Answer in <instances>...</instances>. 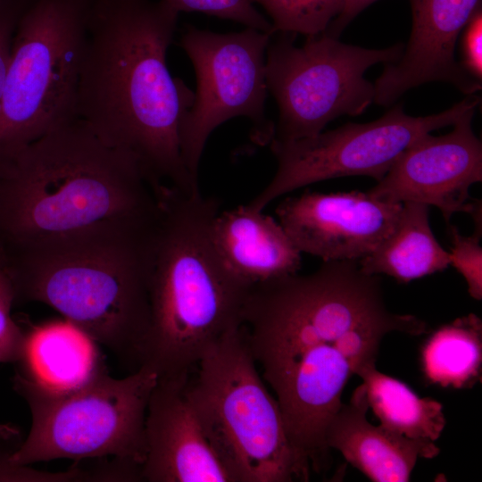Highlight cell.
<instances>
[{
  "label": "cell",
  "mask_w": 482,
  "mask_h": 482,
  "mask_svg": "<svg viewBox=\"0 0 482 482\" xmlns=\"http://www.w3.org/2000/svg\"><path fill=\"white\" fill-rule=\"evenodd\" d=\"M241 326L291 442L318 473L330 465L326 428L348 380L377 362L388 333L428 332L418 317L389 311L380 278L350 260L253 285Z\"/></svg>",
  "instance_id": "6da1fadb"
},
{
  "label": "cell",
  "mask_w": 482,
  "mask_h": 482,
  "mask_svg": "<svg viewBox=\"0 0 482 482\" xmlns=\"http://www.w3.org/2000/svg\"><path fill=\"white\" fill-rule=\"evenodd\" d=\"M178 16L162 0H93L76 112L105 144L129 154L154 189L198 193L179 134L195 93L166 63Z\"/></svg>",
  "instance_id": "7a4b0ae2"
},
{
  "label": "cell",
  "mask_w": 482,
  "mask_h": 482,
  "mask_svg": "<svg viewBox=\"0 0 482 482\" xmlns=\"http://www.w3.org/2000/svg\"><path fill=\"white\" fill-rule=\"evenodd\" d=\"M157 211V191L137 162L78 117L0 163L3 254Z\"/></svg>",
  "instance_id": "3957f363"
},
{
  "label": "cell",
  "mask_w": 482,
  "mask_h": 482,
  "mask_svg": "<svg viewBox=\"0 0 482 482\" xmlns=\"http://www.w3.org/2000/svg\"><path fill=\"white\" fill-rule=\"evenodd\" d=\"M157 215L4 253L15 299L52 307L131 372L138 370L151 324Z\"/></svg>",
  "instance_id": "277c9868"
},
{
  "label": "cell",
  "mask_w": 482,
  "mask_h": 482,
  "mask_svg": "<svg viewBox=\"0 0 482 482\" xmlns=\"http://www.w3.org/2000/svg\"><path fill=\"white\" fill-rule=\"evenodd\" d=\"M214 198L158 192L150 283L151 324L143 365L160 377L189 373L210 346L239 328L252 285L224 263L212 237Z\"/></svg>",
  "instance_id": "5b68a950"
},
{
  "label": "cell",
  "mask_w": 482,
  "mask_h": 482,
  "mask_svg": "<svg viewBox=\"0 0 482 482\" xmlns=\"http://www.w3.org/2000/svg\"><path fill=\"white\" fill-rule=\"evenodd\" d=\"M185 392L232 482L309 480L310 462L288 436L242 326L208 348Z\"/></svg>",
  "instance_id": "8992f818"
},
{
  "label": "cell",
  "mask_w": 482,
  "mask_h": 482,
  "mask_svg": "<svg viewBox=\"0 0 482 482\" xmlns=\"http://www.w3.org/2000/svg\"><path fill=\"white\" fill-rule=\"evenodd\" d=\"M158 374L143 365L122 378L106 370L71 389H52L20 372L14 390L26 401L31 426L9 458L15 466L56 459L112 457L141 467L146 454L145 421Z\"/></svg>",
  "instance_id": "52a82bcc"
},
{
  "label": "cell",
  "mask_w": 482,
  "mask_h": 482,
  "mask_svg": "<svg viewBox=\"0 0 482 482\" xmlns=\"http://www.w3.org/2000/svg\"><path fill=\"white\" fill-rule=\"evenodd\" d=\"M93 0H33L17 25L0 97V163L77 118Z\"/></svg>",
  "instance_id": "ba28073f"
},
{
  "label": "cell",
  "mask_w": 482,
  "mask_h": 482,
  "mask_svg": "<svg viewBox=\"0 0 482 482\" xmlns=\"http://www.w3.org/2000/svg\"><path fill=\"white\" fill-rule=\"evenodd\" d=\"M277 33L265 55L267 88L278 107L275 142L313 137L342 115L363 113L375 96L374 83L365 79V71L378 63L395 62L404 47L397 43L365 48L327 32L309 36L296 46L295 35Z\"/></svg>",
  "instance_id": "9c48e42d"
},
{
  "label": "cell",
  "mask_w": 482,
  "mask_h": 482,
  "mask_svg": "<svg viewBox=\"0 0 482 482\" xmlns=\"http://www.w3.org/2000/svg\"><path fill=\"white\" fill-rule=\"evenodd\" d=\"M479 104L478 96L467 95L449 109L428 116L409 115L397 104L368 123L348 122L310 137L271 141L276 173L246 205L263 211L291 191L330 179L367 176L378 182L416 140L433 130L453 126Z\"/></svg>",
  "instance_id": "30bf717a"
},
{
  "label": "cell",
  "mask_w": 482,
  "mask_h": 482,
  "mask_svg": "<svg viewBox=\"0 0 482 482\" xmlns=\"http://www.w3.org/2000/svg\"><path fill=\"white\" fill-rule=\"evenodd\" d=\"M272 35L253 28L230 33L185 28L180 46L194 66L196 90L179 134L183 162L195 180L209 136L226 120L247 117L256 142L271 141L275 125L266 118L264 105L265 55Z\"/></svg>",
  "instance_id": "8fae6325"
},
{
  "label": "cell",
  "mask_w": 482,
  "mask_h": 482,
  "mask_svg": "<svg viewBox=\"0 0 482 482\" xmlns=\"http://www.w3.org/2000/svg\"><path fill=\"white\" fill-rule=\"evenodd\" d=\"M475 111L466 112L449 133L416 140L367 193L387 203L436 206L446 223L456 212L469 213L470 187L482 181V143L472 129Z\"/></svg>",
  "instance_id": "7c38bea8"
},
{
  "label": "cell",
  "mask_w": 482,
  "mask_h": 482,
  "mask_svg": "<svg viewBox=\"0 0 482 482\" xmlns=\"http://www.w3.org/2000/svg\"><path fill=\"white\" fill-rule=\"evenodd\" d=\"M402 207L357 190L305 192L282 200L276 213L301 253L323 262L360 261L394 231Z\"/></svg>",
  "instance_id": "4fadbf2b"
},
{
  "label": "cell",
  "mask_w": 482,
  "mask_h": 482,
  "mask_svg": "<svg viewBox=\"0 0 482 482\" xmlns=\"http://www.w3.org/2000/svg\"><path fill=\"white\" fill-rule=\"evenodd\" d=\"M411 32L397 61L385 64L374 82V103L391 106L404 93L429 82H446L465 95L481 89L455 58L461 31L481 0H410Z\"/></svg>",
  "instance_id": "5bb4252c"
},
{
  "label": "cell",
  "mask_w": 482,
  "mask_h": 482,
  "mask_svg": "<svg viewBox=\"0 0 482 482\" xmlns=\"http://www.w3.org/2000/svg\"><path fill=\"white\" fill-rule=\"evenodd\" d=\"M189 373L160 377L149 398L141 480L232 482L185 392Z\"/></svg>",
  "instance_id": "9a60e30c"
},
{
  "label": "cell",
  "mask_w": 482,
  "mask_h": 482,
  "mask_svg": "<svg viewBox=\"0 0 482 482\" xmlns=\"http://www.w3.org/2000/svg\"><path fill=\"white\" fill-rule=\"evenodd\" d=\"M369 403L363 383L329 421L325 440L352 466L375 482H405L419 458L432 459L440 449L434 441L409 438L367 420Z\"/></svg>",
  "instance_id": "2e32d148"
},
{
  "label": "cell",
  "mask_w": 482,
  "mask_h": 482,
  "mask_svg": "<svg viewBox=\"0 0 482 482\" xmlns=\"http://www.w3.org/2000/svg\"><path fill=\"white\" fill-rule=\"evenodd\" d=\"M227 267L249 285L297 273L301 252L278 221L247 205L219 212L212 227Z\"/></svg>",
  "instance_id": "e0dca14e"
},
{
  "label": "cell",
  "mask_w": 482,
  "mask_h": 482,
  "mask_svg": "<svg viewBox=\"0 0 482 482\" xmlns=\"http://www.w3.org/2000/svg\"><path fill=\"white\" fill-rule=\"evenodd\" d=\"M97 345L65 319L44 323L26 332L18 372L52 389L74 388L105 370Z\"/></svg>",
  "instance_id": "ac0fdd59"
},
{
  "label": "cell",
  "mask_w": 482,
  "mask_h": 482,
  "mask_svg": "<svg viewBox=\"0 0 482 482\" xmlns=\"http://www.w3.org/2000/svg\"><path fill=\"white\" fill-rule=\"evenodd\" d=\"M428 210L422 203H403L394 231L359 261L361 270L370 275L386 274L401 283L446 270L450 254L431 230Z\"/></svg>",
  "instance_id": "d6986e66"
},
{
  "label": "cell",
  "mask_w": 482,
  "mask_h": 482,
  "mask_svg": "<svg viewBox=\"0 0 482 482\" xmlns=\"http://www.w3.org/2000/svg\"><path fill=\"white\" fill-rule=\"evenodd\" d=\"M356 375L362 379L369 407L380 426L409 438H439L446 420L438 401L419 397L408 385L378 370L376 362L363 365Z\"/></svg>",
  "instance_id": "ffe728a7"
},
{
  "label": "cell",
  "mask_w": 482,
  "mask_h": 482,
  "mask_svg": "<svg viewBox=\"0 0 482 482\" xmlns=\"http://www.w3.org/2000/svg\"><path fill=\"white\" fill-rule=\"evenodd\" d=\"M482 321L474 313L435 330L420 351L425 378L442 387L467 388L480 378Z\"/></svg>",
  "instance_id": "44dd1931"
},
{
  "label": "cell",
  "mask_w": 482,
  "mask_h": 482,
  "mask_svg": "<svg viewBox=\"0 0 482 482\" xmlns=\"http://www.w3.org/2000/svg\"><path fill=\"white\" fill-rule=\"evenodd\" d=\"M271 19L273 32L316 36L343 12L346 0H249Z\"/></svg>",
  "instance_id": "7402d4cb"
},
{
  "label": "cell",
  "mask_w": 482,
  "mask_h": 482,
  "mask_svg": "<svg viewBox=\"0 0 482 482\" xmlns=\"http://www.w3.org/2000/svg\"><path fill=\"white\" fill-rule=\"evenodd\" d=\"M179 13L198 12L274 34L271 22L249 0H162Z\"/></svg>",
  "instance_id": "603a6c76"
},
{
  "label": "cell",
  "mask_w": 482,
  "mask_h": 482,
  "mask_svg": "<svg viewBox=\"0 0 482 482\" xmlns=\"http://www.w3.org/2000/svg\"><path fill=\"white\" fill-rule=\"evenodd\" d=\"M449 237L452 243L450 265L464 278L470 295L476 299L482 298V234L474 231L470 236H463L453 225H448Z\"/></svg>",
  "instance_id": "cb8c5ba5"
},
{
  "label": "cell",
  "mask_w": 482,
  "mask_h": 482,
  "mask_svg": "<svg viewBox=\"0 0 482 482\" xmlns=\"http://www.w3.org/2000/svg\"><path fill=\"white\" fill-rule=\"evenodd\" d=\"M14 300L12 283L4 266L0 270V363H17L22 355L26 332L12 317Z\"/></svg>",
  "instance_id": "d4e9b609"
},
{
  "label": "cell",
  "mask_w": 482,
  "mask_h": 482,
  "mask_svg": "<svg viewBox=\"0 0 482 482\" xmlns=\"http://www.w3.org/2000/svg\"><path fill=\"white\" fill-rule=\"evenodd\" d=\"M33 0H0V97L19 21Z\"/></svg>",
  "instance_id": "484cf974"
},
{
  "label": "cell",
  "mask_w": 482,
  "mask_h": 482,
  "mask_svg": "<svg viewBox=\"0 0 482 482\" xmlns=\"http://www.w3.org/2000/svg\"><path fill=\"white\" fill-rule=\"evenodd\" d=\"M461 65L474 78L482 81V8L475 11L460 36Z\"/></svg>",
  "instance_id": "4316f807"
},
{
  "label": "cell",
  "mask_w": 482,
  "mask_h": 482,
  "mask_svg": "<svg viewBox=\"0 0 482 482\" xmlns=\"http://www.w3.org/2000/svg\"><path fill=\"white\" fill-rule=\"evenodd\" d=\"M376 0H346L342 13L331 22L325 32L338 37L345 27L363 9Z\"/></svg>",
  "instance_id": "83f0119b"
},
{
  "label": "cell",
  "mask_w": 482,
  "mask_h": 482,
  "mask_svg": "<svg viewBox=\"0 0 482 482\" xmlns=\"http://www.w3.org/2000/svg\"><path fill=\"white\" fill-rule=\"evenodd\" d=\"M4 259H3V256L0 253V270L4 268Z\"/></svg>",
  "instance_id": "f1b7e54d"
}]
</instances>
